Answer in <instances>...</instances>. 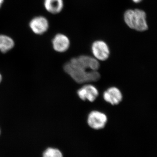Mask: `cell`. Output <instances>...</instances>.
<instances>
[{
    "mask_svg": "<svg viewBox=\"0 0 157 157\" xmlns=\"http://www.w3.org/2000/svg\"><path fill=\"white\" fill-rule=\"evenodd\" d=\"M66 73L78 83L98 81L101 75L97 71L90 70L82 55L71 59L64 66Z\"/></svg>",
    "mask_w": 157,
    "mask_h": 157,
    "instance_id": "6da1fadb",
    "label": "cell"
},
{
    "mask_svg": "<svg viewBox=\"0 0 157 157\" xmlns=\"http://www.w3.org/2000/svg\"><path fill=\"white\" fill-rule=\"evenodd\" d=\"M124 20L126 25L132 29L143 32L148 29L146 13L143 10L128 9L124 13Z\"/></svg>",
    "mask_w": 157,
    "mask_h": 157,
    "instance_id": "7a4b0ae2",
    "label": "cell"
},
{
    "mask_svg": "<svg viewBox=\"0 0 157 157\" xmlns=\"http://www.w3.org/2000/svg\"><path fill=\"white\" fill-rule=\"evenodd\" d=\"M91 51L93 57L98 61H104L109 58L110 50L108 44L102 40H97L93 42Z\"/></svg>",
    "mask_w": 157,
    "mask_h": 157,
    "instance_id": "3957f363",
    "label": "cell"
},
{
    "mask_svg": "<svg viewBox=\"0 0 157 157\" xmlns=\"http://www.w3.org/2000/svg\"><path fill=\"white\" fill-rule=\"evenodd\" d=\"M107 122V115L101 111L94 110L90 112L88 116V124L91 128L94 130L104 128Z\"/></svg>",
    "mask_w": 157,
    "mask_h": 157,
    "instance_id": "277c9868",
    "label": "cell"
},
{
    "mask_svg": "<svg viewBox=\"0 0 157 157\" xmlns=\"http://www.w3.org/2000/svg\"><path fill=\"white\" fill-rule=\"evenodd\" d=\"M29 26L34 33L37 35H42L48 30L49 23L46 17L42 16H36L31 20Z\"/></svg>",
    "mask_w": 157,
    "mask_h": 157,
    "instance_id": "5b68a950",
    "label": "cell"
},
{
    "mask_svg": "<svg viewBox=\"0 0 157 157\" xmlns=\"http://www.w3.org/2000/svg\"><path fill=\"white\" fill-rule=\"evenodd\" d=\"M52 47L57 52H66L70 48V41L69 37L63 33H58L52 39Z\"/></svg>",
    "mask_w": 157,
    "mask_h": 157,
    "instance_id": "8992f818",
    "label": "cell"
},
{
    "mask_svg": "<svg viewBox=\"0 0 157 157\" xmlns=\"http://www.w3.org/2000/svg\"><path fill=\"white\" fill-rule=\"evenodd\" d=\"M78 98L82 101L86 100L91 102H94L99 95V91L97 88L92 85L87 84L83 86L77 91Z\"/></svg>",
    "mask_w": 157,
    "mask_h": 157,
    "instance_id": "52a82bcc",
    "label": "cell"
},
{
    "mask_svg": "<svg viewBox=\"0 0 157 157\" xmlns=\"http://www.w3.org/2000/svg\"><path fill=\"white\" fill-rule=\"evenodd\" d=\"M104 101L112 105H118L121 102L123 95L120 90L116 87L107 89L103 94Z\"/></svg>",
    "mask_w": 157,
    "mask_h": 157,
    "instance_id": "ba28073f",
    "label": "cell"
},
{
    "mask_svg": "<svg viewBox=\"0 0 157 157\" xmlns=\"http://www.w3.org/2000/svg\"><path fill=\"white\" fill-rule=\"evenodd\" d=\"M44 6L48 13L56 14L63 11L64 3L63 0H44Z\"/></svg>",
    "mask_w": 157,
    "mask_h": 157,
    "instance_id": "9c48e42d",
    "label": "cell"
},
{
    "mask_svg": "<svg viewBox=\"0 0 157 157\" xmlns=\"http://www.w3.org/2000/svg\"><path fill=\"white\" fill-rule=\"evenodd\" d=\"M14 40L9 36L6 35H0V52L6 53L14 48Z\"/></svg>",
    "mask_w": 157,
    "mask_h": 157,
    "instance_id": "30bf717a",
    "label": "cell"
},
{
    "mask_svg": "<svg viewBox=\"0 0 157 157\" xmlns=\"http://www.w3.org/2000/svg\"><path fill=\"white\" fill-rule=\"evenodd\" d=\"M43 157H63V155L58 149L49 147L44 152Z\"/></svg>",
    "mask_w": 157,
    "mask_h": 157,
    "instance_id": "8fae6325",
    "label": "cell"
},
{
    "mask_svg": "<svg viewBox=\"0 0 157 157\" xmlns=\"http://www.w3.org/2000/svg\"><path fill=\"white\" fill-rule=\"evenodd\" d=\"M141 1H142V0H132V1L135 3H140Z\"/></svg>",
    "mask_w": 157,
    "mask_h": 157,
    "instance_id": "7c38bea8",
    "label": "cell"
},
{
    "mask_svg": "<svg viewBox=\"0 0 157 157\" xmlns=\"http://www.w3.org/2000/svg\"><path fill=\"white\" fill-rule=\"evenodd\" d=\"M4 0H0V9L2 6L3 3H4Z\"/></svg>",
    "mask_w": 157,
    "mask_h": 157,
    "instance_id": "4fadbf2b",
    "label": "cell"
},
{
    "mask_svg": "<svg viewBox=\"0 0 157 157\" xmlns=\"http://www.w3.org/2000/svg\"><path fill=\"white\" fill-rule=\"evenodd\" d=\"M2 80V76L1 75V73H0V83H1V81Z\"/></svg>",
    "mask_w": 157,
    "mask_h": 157,
    "instance_id": "5bb4252c",
    "label": "cell"
},
{
    "mask_svg": "<svg viewBox=\"0 0 157 157\" xmlns=\"http://www.w3.org/2000/svg\"><path fill=\"white\" fill-rule=\"evenodd\" d=\"M0 134H1V130H0Z\"/></svg>",
    "mask_w": 157,
    "mask_h": 157,
    "instance_id": "9a60e30c",
    "label": "cell"
}]
</instances>
